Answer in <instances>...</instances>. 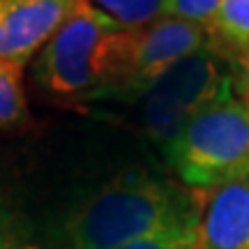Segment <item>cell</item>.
<instances>
[{
  "label": "cell",
  "mask_w": 249,
  "mask_h": 249,
  "mask_svg": "<svg viewBox=\"0 0 249 249\" xmlns=\"http://www.w3.org/2000/svg\"><path fill=\"white\" fill-rule=\"evenodd\" d=\"M192 189L148 173L124 176L90 198L67 226L70 249H120L161 233L198 226Z\"/></svg>",
  "instance_id": "1"
},
{
  "label": "cell",
  "mask_w": 249,
  "mask_h": 249,
  "mask_svg": "<svg viewBox=\"0 0 249 249\" xmlns=\"http://www.w3.org/2000/svg\"><path fill=\"white\" fill-rule=\"evenodd\" d=\"M136 30L76 0L39 53L37 79L60 97L107 99L124 79Z\"/></svg>",
  "instance_id": "2"
},
{
  "label": "cell",
  "mask_w": 249,
  "mask_h": 249,
  "mask_svg": "<svg viewBox=\"0 0 249 249\" xmlns=\"http://www.w3.org/2000/svg\"><path fill=\"white\" fill-rule=\"evenodd\" d=\"M164 157L192 192L249 176V102L231 90L203 107L166 145Z\"/></svg>",
  "instance_id": "3"
},
{
  "label": "cell",
  "mask_w": 249,
  "mask_h": 249,
  "mask_svg": "<svg viewBox=\"0 0 249 249\" xmlns=\"http://www.w3.org/2000/svg\"><path fill=\"white\" fill-rule=\"evenodd\" d=\"M238 53L213 44L171 65L141 95V123L155 143H166L210 102L235 90Z\"/></svg>",
  "instance_id": "4"
},
{
  "label": "cell",
  "mask_w": 249,
  "mask_h": 249,
  "mask_svg": "<svg viewBox=\"0 0 249 249\" xmlns=\"http://www.w3.org/2000/svg\"><path fill=\"white\" fill-rule=\"evenodd\" d=\"M217 37L213 30L180 18L160 17L136 30L132 58L127 65L123 83L107 99L141 97L152 81L161 76L171 65L213 44Z\"/></svg>",
  "instance_id": "5"
},
{
  "label": "cell",
  "mask_w": 249,
  "mask_h": 249,
  "mask_svg": "<svg viewBox=\"0 0 249 249\" xmlns=\"http://www.w3.org/2000/svg\"><path fill=\"white\" fill-rule=\"evenodd\" d=\"M76 0H0V58L26 65L70 17Z\"/></svg>",
  "instance_id": "6"
},
{
  "label": "cell",
  "mask_w": 249,
  "mask_h": 249,
  "mask_svg": "<svg viewBox=\"0 0 249 249\" xmlns=\"http://www.w3.org/2000/svg\"><path fill=\"white\" fill-rule=\"evenodd\" d=\"M196 249H249V176L210 192Z\"/></svg>",
  "instance_id": "7"
},
{
  "label": "cell",
  "mask_w": 249,
  "mask_h": 249,
  "mask_svg": "<svg viewBox=\"0 0 249 249\" xmlns=\"http://www.w3.org/2000/svg\"><path fill=\"white\" fill-rule=\"evenodd\" d=\"M213 35L226 49L240 55L249 49V0H222V7L214 17Z\"/></svg>",
  "instance_id": "8"
},
{
  "label": "cell",
  "mask_w": 249,
  "mask_h": 249,
  "mask_svg": "<svg viewBox=\"0 0 249 249\" xmlns=\"http://www.w3.org/2000/svg\"><path fill=\"white\" fill-rule=\"evenodd\" d=\"M21 67L0 58V127L18 124L26 118V92Z\"/></svg>",
  "instance_id": "9"
},
{
  "label": "cell",
  "mask_w": 249,
  "mask_h": 249,
  "mask_svg": "<svg viewBox=\"0 0 249 249\" xmlns=\"http://www.w3.org/2000/svg\"><path fill=\"white\" fill-rule=\"evenodd\" d=\"M90 5L127 28H143L161 17L164 0H88Z\"/></svg>",
  "instance_id": "10"
},
{
  "label": "cell",
  "mask_w": 249,
  "mask_h": 249,
  "mask_svg": "<svg viewBox=\"0 0 249 249\" xmlns=\"http://www.w3.org/2000/svg\"><path fill=\"white\" fill-rule=\"evenodd\" d=\"M219 7H222V0H164L161 17L180 18V21L210 28Z\"/></svg>",
  "instance_id": "11"
},
{
  "label": "cell",
  "mask_w": 249,
  "mask_h": 249,
  "mask_svg": "<svg viewBox=\"0 0 249 249\" xmlns=\"http://www.w3.org/2000/svg\"><path fill=\"white\" fill-rule=\"evenodd\" d=\"M196 242H198V226H187V229L161 233L157 238H148V240L134 242L120 249H196Z\"/></svg>",
  "instance_id": "12"
},
{
  "label": "cell",
  "mask_w": 249,
  "mask_h": 249,
  "mask_svg": "<svg viewBox=\"0 0 249 249\" xmlns=\"http://www.w3.org/2000/svg\"><path fill=\"white\" fill-rule=\"evenodd\" d=\"M235 90L249 102V49L238 55V71H235Z\"/></svg>",
  "instance_id": "13"
},
{
  "label": "cell",
  "mask_w": 249,
  "mask_h": 249,
  "mask_svg": "<svg viewBox=\"0 0 249 249\" xmlns=\"http://www.w3.org/2000/svg\"><path fill=\"white\" fill-rule=\"evenodd\" d=\"M23 249H33V247H23Z\"/></svg>",
  "instance_id": "14"
}]
</instances>
